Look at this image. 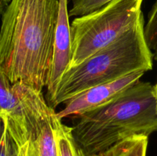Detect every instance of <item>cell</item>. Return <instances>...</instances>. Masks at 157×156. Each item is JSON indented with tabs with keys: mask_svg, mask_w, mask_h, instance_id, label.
Returning <instances> with one entry per match:
<instances>
[{
	"mask_svg": "<svg viewBox=\"0 0 157 156\" xmlns=\"http://www.w3.org/2000/svg\"><path fill=\"white\" fill-rule=\"evenodd\" d=\"M58 0H12L2 14L0 65L12 84L42 92L52 67Z\"/></svg>",
	"mask_w": 157,
	"mask_h": 156,
	"instance_id": "cell-1",
	"label": "cell"
},
{
	"mask_svg": "<svg viewBox=\"0 0 157 156\" xmlns=\"http://www.w3.org/2000/svg\"><path fill=\"white\" fill-rule=\"evenodd\" d=\"M73 134L87 156L133 136L157 132L154 86L140 80L108 103L78 116Z\"/></svg>",
	"mask_w": 157,
	"mask_h": 156,
	"instance_id": "cell-2",
	"label": "cell"
},
{
	"mask_svg": "<svg viewBox=\"0 0 157 156\" xmlns=\"http://www.w3.org/2000/svg\"><path fill=\"white\" fill-rule=\"evenodd\" d=\"M153 54L144 32V18L113 42L65 71L49 105H58L86 90L136 71L153 69Z\"/></svg>",
	"mask_w": 157,
	"mask_h": 156,
	"instance_id": "cell-3",
	"label": "cell"
},
{
	"mask_svg": "<svg viewBox=\"0 0 157 156\" xmlns=\"http://www.w3.org/2000/svg\"><path fill=\"white\" fill-rule=\"evenodd\" d=\"M144 0H113L93 12L75 18L71 24L73 57L78 65L109 45L144 19Z\"/></svg>",
	"mask_w": 157,
	"mask_h": 156,
	"instance_id": "cell-4",
	"label": "cell"
},
{
	"mask_svg": "<svg viewBox=\"0 0 157 156\" xmlns=\"http://www.w3.org/2000/svg\"><path fill=\"white\" fill-rule=\"evenodd\" d=\"M21 97L29 122V140L21 145L24 156H58L55 138L57 113L42 92L25 84H13Z\"/></svg>",
	"mask_w": 157,
	"mask_h": 156,
	"instance_id": "cell-5",
	"label": "cell"
},
{
	"mask_svg": "<svg viewBox=\"0 0 157 156\" xmlns=\"http://www.w3.org/2000/svg\"><path fill=\"white\" fill-rule=\"evenodd\" d=\"M145 73L144 71L133 72L117 80L87 89L65 101L63 103L64 109L57 113V116L61 120L67 117L76 118L102 106L139 82Z\"/></svg>",
	"mask_w": 157,
	"mask_h": 156,
	"instance_id": "cell-6",
	"label": "cell"
},
{
	"mask_svg": "<svg viewBox=\"0 0 157 156\" xmlns=\"http://www.w3.org/2000/svg\"><path fill=\"white\" fill-rule=\"evenodd\" d=\"M58 2L59 8L54 40L52 67L46 86L48 104L53 100L58 83L63 74L70 67L73 57L67 0H58Z\"/></svg>",
	"mask_w": 157,
	"mask_h": 156,
	"instance_id": "cell-7",
	"label": "cell"
},
{
	"mask_svg": "<svg viewBox=\"0 0 157 156\" xmlns=\"http://www.w3.org/2000/svg\"><path fill=\"white\" fill-rule=\"evenodd\" d=\"M0 120L18 145L29 140L26 109L18 93L0 65Z\"/></svg>",
	"mask_w": 157,
	"mask_h": 156,
	"instance_id": "cell-8",
	"label": "cell"
},
{
	"mask_svg": "<svg viewBox=\"0 0 157 156\" xmlns=\"http://www.w3.org/2000/svg\"><path fill=\"white\" fill-rule=\"evenodd\" d=\"M148 138L143 135L130 136L92 156H147Z\"/></svg>",
	"mask_w": 157,
	"mask_h": 156,
	"instance_id": "cell-9",
	"label": "cell"
},
{
	"mask_svg": "<svg viewBox=\"0 0 157 156\" xmlns=\"http://www.w3.org/2000/svg\"><path fill=\"white\" fill-rule=\"evenodd\" d=\"M55 138L58 156H87L74 136L73 128L64 125L58 116L55 120Z\"/></svg>",
	"mask_w": 157,
	"mask_h": 156,
	"instance_id": "cell-10",
	"label": "cell"
},
{
	"mask_svg": "<svg viewBox=\"0 0 157 156\" xmlns=\"http://www.w3.org/2000/svg\"><path fill=\"white\" fill-rule=\"evenodd\" d=\"M0 156H24L21 148L17 145L2 120H0Z\"/></svg>",
	"mask_w": 157,
	"mask_h": 156,
	"instance_id": "cell-11",
	"label": "cell"
},
{
	"mask_svg": "<svg viewBox=\"0 0 157 156\" xmlns=\"http://www.w3.org/2000/svg\"><path fill=\"white\" fill-rule=\"evenodd\" d=\"M113 0H72L69 16L79 17L93 12Z\"/></svg>",
	"mask_w": 157,
	"mask_h": 156,
	"instance_id": "cell-12",
	"label": "cell"
},
{
	"mask_svg": "<svg viewBox=\"0 0 157 156\" xmlns=\"http://www.w3.org/2000/svg\"><path fill=\"white\" fill-rule=\"evenodd\" d=\"M145 38L152 51L157 50V1L150 10L148 21L144 27Z\"/></svg>",
	"mask_w": 157,
	"mask_h": 156,
	"instance_id": "cell-13",
	"label": "cell"
},
{
	"mask_svg": "<svg viewBox=\"0 0 157 156\" xmlns=\"http://www.w3.org/2000/svg\"><path fill=\"white\" fill-rule=\"evenodd\" d=\"M12 0H0V15H2Z\"/></svg>",
	"mask_w": 157,
	"mask_h": 156,
	"instance_id": "cell-14",
	"label": "cell"
},
{
	"mask_svg": "<svg viewBox=\"0 0 157 156\" xmlns=\"http://www.w3.org/2000/svg\"><path fill=\"white\" fill-rule=\"evenodd\" d=\"M153 60H155V61H156V62L157 64V50H155V51H153Z\"/></svg>",
	"mask_w": 157,
	"mask_h": 156,
	"instance_id": "cell-15",
	"label": "cell"
},
{
	"mask_svg": "<svg viewBox=\"0 0 157 156\" xmlns=\"http://www.w3.org/2000/svg\"><path fill=\"white\" fill-rule=\"evenodd\" d=\"M154 89H155V95H156V106H157V82L156 85H154Z\"/></svg>",
	"mask_w": 157,
	"mask_h": 156,
	"instance_id": "cell-16",
	"label": "cell"
}]
</instances>
